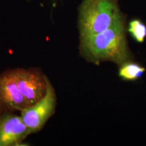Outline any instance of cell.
<instances>
[{
	"label": "cell",
	"mask_w": 146,
	"mask_h": 146,
	"mask_svg": "<svg viewBox=\"0 0 146 146\" xmlns=\"http://www.w3.org/2000/svg\"><path fill=\"white\" fill-rule=\"evenodd\" d=\"M30 133L21 117L2 116L0 121V146L18 144Z\"/></svg>",
	"instance_id": "obj_6"
},
{
	"label": "cell",
	"mask_w": 146,
	"mask_h": 146,
	"mask_svg": "<svg viewBox=\"0 0 146 146\" xmlns=\"http://www.w3.org/2000/svg\"><path fill=\"white\" fill-rule=\"evenodd\" d=\"M2 110H3V108L0 106V121H1V117H2V115H1V112H2Z\"/></svg>",
	"instance_id": "obj_9"
},
{
	"label": "cell",
	"mask_w": 146,
	"mask_h": 146,
	"mask_svg": "<svg viewBox=\"0 0 146 146\" xmlns=\"http://www.w3.org/2000/svg\"><path fill=\"white\" fill-rule=\"evenodd\" d=\"M125 23L80 39V50L88 61L98 64L110 61L123 65L129 59Z\"/></svg>",
	"instance_id": "obj_1"
},
{
	"label": "cell",
	"mask_w": 146,
	"mask_h": 146,
	"mask_svg": "<svg viewBox=\"0 0 146 146\" xmlns=\"http://www.w3.org/2000/svg\"><path fill=\"white\" fill-rule=\"evenodd\" d=\"M16 84L29 107L43 98L47 89V78L34 70L17 69L11 72Z\"/></svg>",
	"instance_id": "obj_4"
},
{
	"label": "cell",
	"mask_w": 146,
	"mask_h": 146,
	"mask_svg": "<svg viewBox=\"0 0 146 146\" xmlns=\"http://www.w3.org/2000/svg\"><path fill=\"white\" fill-rule=\"evenodd\" d=\"M125 22L117 0H83L78 8L80 39Z\"/></svg>",
	"instance_id": "obj_2"
},
{
	"label": "cell",
	"mask_w": 146,
	"mask_h": 146,
	"mask_svg": "<svg viewBox=\"0 0 146 146\" xmlns=\"http://www.w3.org/2000/svg\"><path fill=\"white\" fill-rule=\"evenodd\" d=\"M0 106L8 110H24L29 107L18 88L11 72L0 78Z\"/></svg>",
	"instance_id": "obj_5"
},
{
	"label": "cell",
	"mask_w": 146,
	"mask_h": 146,
	"mask_svg": "<svg viewBox=\"0 0 146 146\" xmlns=\"http://www.w3.org/2000/svg\"><path fill=\"white\" fill-rule=\"evenodd\" d=\"M145 70V69L139 64L133 63H125L120 69L119 75L125 80H134L141 78Z\"/></svg>",
	"instance_id": "obj_7"
},
{
	"label": "cell",
	"mask_w": 146,
	"mask_h": 146,
	"mask_svg": "<svg viewBox=\"0 0 146 146\" xmlns=\"http://www.w3.org/2000/svg\"><path fill=\"white\" fill-rule=\"evenodd\" d=\"M128 31L137 42L142 43L146 36V25L140 20L135 19L129 22Z\"/></svg>",
	"instance_id": "obj_8"
},
{
	"label": "cell",
	"mask_w": 146,
	"mask_h": 146,
	"mask_svg": "<svg viewBox=\"0 0 146 146\" xmlns=\"http://www.w3.org/2000/svg\"><path fill=\"white\" fill-rule=\"evenodd\" d=\"M56 105V97L52 86L47 78L46 94L36 104L21 110V118L30 134L41 130L52 116Z\"/></svg>",
	"instance_id": "obj_3"
}]
</instances>
